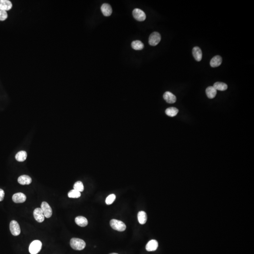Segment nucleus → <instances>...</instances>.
<instances>
[{"label": "nucleus", "mask_w": 254, "mask_h": 254, "mask_svg": "<svg viewBox=\"0 0 254 254\" xmlns=\"http://www.w3.org/2000/svg\"><path fill=\"white\" fill-rule=\"evenodd\" d=\"M101 10L103 15L106 17H108L112 13V8L108 3H104L101 7Z\"/></svg>", "instance_id": "11"}, {"label": "nucleus", "mask_w": 254, "mask_h": 254, "mask_svg": "<svg viewBox=\"0 0 254 254\" xmlns=\"http://www.w3.org/2000/svg\"><path fill=\"white\" fill-rule=\"evenodd\" d=\"M116 195L114 194L109 195V196L106 198V204L111 205L116 200Z\"/></svg>", "instance_id": "26"}, {"label": "nucleus", "mask_w": 254, "mask_h": 254, "mask_svg": "<svg viewBox=\"0 0 254 254\" xmlns=\"http://www.w3.org/2000/svg\"><path fill=\"white\" fill-rule=\"evenodd\" d=\"M158 243L157 240L152 239L150 240L146 245V249L148 251H154L158 248Z\"/></svg>", "instance_id": "12"}, {"label": "nucleus", "mask_w": 254, "mask_h": 254, "mask_svg": "<svg viewBox=\"0 0 254 254\" xmlns=\"http://www.w3.org/2000/svg\"><path fill=\"white\" fill-rule=\"evenodd\" d=\"M193 54L195 59L197 61H201L202 57V53L201 49L198 47H195L193 48Z\"/></svg>", "instance_id": "15"}, {"label": "nucleus", "mask_w": 254, "mask_h": 254, "mask_svg": "<svg viewBox=\"0 0 254 254\" xmlns=\"http://www.w3.org/2000/svg\"><path fill=\"white\" fill-rule=\"evenodd\" d=\"M73 189L76 190L79 192H83L84 190V185L81 181H77L73 185Z\"/></svg>", "instance_id": "25"}, {"label": "nucleus", "mask_w": 254, "mask_h": 254, "mask_svg": "<svg viewBox=\"0 0 254 254\" xmlns=\"http://www.w3.org/2000/svg\"><path fill=\"white\" fill-rule=\"evenodd\" d=\"M133 16L134 18L138 21H143L146 19L145 13L139 8H135L133 11Z\"/></svg>", "instance_id": "7"}, {"label": "nucleus", "mask_w": 254, "mask_h": 254, "mask_svg": "<svg viewBox=\"0 0 254 254\" xmlns=\"http://www.w3.org/2000/svg\"><path fill=\"white\" fill-rule=\"evenodd\" d=\"M4 196H5V193H4V190L2 189H0V201L3 200Z\"/></svg>", "instance_id": "28"}, {"label": "nucleus", "mask_w": 254, "mask_h": 254, "mask_svg": "<svg viewBox=\"0 0 254 254\" xmlns=\"http://www.w3.org/2000/svg\"><path fill=\"white\" fill-rule=\"evenodd\" d=\"M117 254V253H112V254Z\"/></svg>", "instance_id": "29"}, {"label": "nucleus", "mask_w": 254, "mask_h": 254, "mask_svg": "<svg viewBox=\"0 0 254 254\" xmlns=\"http://www.w3.org/2000/svg\"><path fill=\"white\" fill-rule=\"evenodd\" d=\"M34 217L38 222L41 223L44 220L45 217L41 208H36L34 211Z\"/></svg>", "instance_id": "8"}, {"label": "nucleus", "mask_w": 254, "mask_h": 254, "mask_svg": "<svg viewBox=\"0 0 254 254\" xmlns=\"http://www.w3.org/2000/svg\"><path fill=\"white\" fill-rule=\"evenodd\" d=\"M164 100L169 104H173L177 101V98L173 94L169 91H167L163 95Z\"/></svg>", "instance_id": "10"}, {"label": "nucleus", "mask_w": 254, "mask_h": 254, "mask_svg": "<svg viewBox=\"0 0 254 254\" xmlns=\"http://www.w3.org/2000/svg\"><path fill=\"white\" fill-rule=\"evenodd\" d=\"M138 218L140 224H144L146 222L147 217L146 213L144 211H140L138 214Z\"/></svg>", "instance_id": "19"}, {"label": "nucleus", "mask_w": 254, "mask_h": 254, "mask_svg": "<svg viewBox=\"0 0 254 254\" xmlns=\"http://www.w3.org/2000/svg\"><path fill=\"white\" fill-rule=\"evenodd\" d=\"M81 196L80 192L76 190H72L68 194V196L70 198H78Z\"/></svg>", "instance_id": "24"}, {"label": "nucleus", "mask_w": 254, "mask_h": 254, "mask_svg": "<svg viewBox=\"0 0 254 254\" xmlns=\"http://www.w3.org/2000/svg\"><path fill=\"white\" fill-rule=\"evenodd\" d=\"M27 197L22 193L14 194L12 196V200L15 203H23L26 200Z\"/></svg>", "instance_id": "9"}, {"label": "nucleus", "mask_w": 254, "mask_h": 254, "mask_svg": "<svg viewBox=\"0 0 254 254\" xmlns=\"http://www.w3.org/2000/svg\"><path fill=\"white\" fill-rule=\"evenodd\" d=\"M214 88L216 90H220V91H224L226 90L228 88L227 85L226 84L221 82H217L214 83Z\"/></svg>", "instance_id": "22"}, {"label": "nucleus", "mask_w": 254, "mask_h": 254, "mask_svg": "<svg viewBox=\"0 0 254 254\" xmlns=\"http://www.w3.org/2000/svg\"><path fill=\"white\" fill-rule=\"evenodd\" d=\"M41 209L42 210L45 217L49 218L52 216V209L47 202H45V201L42 202Z\"/></svg>", "instance_id": "6"}, {"label": "nucleus", "mask_w": 254, "mask_h": 254, "mask_svg": "<svg viewBox=\"0 0 254 254\" xmlns=\"http://www.w3.org/2000/svg\"><path fill=\"white\" fill-rule=\"evenodd\" d=\"M8 14L6 11L0 8V21H4L7 18Z\"/></svg>", "instance_id": "27"}, {"label": "nucleus", "mask_w": 254, "mask_h": 254, "mask_svg": "<svg viewBox=\"0 0 254 254\" xmlns=\"http://www.w3.org/2000/svg\"><path fill=\"white\" fill-rule=\"evenodd\" d=\"M110 226L113 229L119 231L123 232L126 229V226L123 222L117 219H112L110 221Z\"/></svg>", "instance_id": "2"}, {"label": "nucleus", "mask_w": 254, "mask_h": 254, "mask_svg": "<svg viewBox=\"0 0 254 254\" xmlns=\"http://www.w3.org/2000/svg\"><path fill=\"white\" fill-rule=\"evenodd\" d=\"M206 93L209 99H212L216 96L217 91L213 86H210L207 88Z\"/></svg>", "instance_id": "18"}, {"label": "nucleus", "mask_w": 254, "mask_h": 254, "mask_svg": "<svg viewBox=\"0 0 254 254\" xmlns=\"http://www.w3.org/2000/svg\"><path fill=\"white\" fill-rule=\"evenodd\" d=\"M12 7L11 2L8 0H0V8L4 11H9Z\"/></svg>", "instance_id": "13"}, {"label": "nucleus", "mask_w": 254, "mask_h": 254, "mask_svg": "<svg viewBox=\"0 0 254 254\" xmlns=\"http://www.w3.org/2000/svg\"><path fill=\"white\" fill-rule=\"evenodd\" d=\"M131 47L134 50H140L144 48V45L143 42L140 41H134L131 43Z\"/></svg>", "instance_id": "21"}, {"label": "nucleus", "mask_w": 254, "mask_h": 254, "mask_svg": "<svg viewBox=\"0 0 254 254\" xmlns=\"http://www.w3.org/2000/svg\"><path fill=\"white\" fill-rule=\"evenodd\" d=\"M178 110L176 107H171L167 108L165 111V113L168 116L174 117L177 116Z\"/></svg>", "instance_id": "23"}, {"label": "nucleus", "mask_w": 254, "mask_h": 254, "mask_svg": "<svg viewBox=\"0 0 254 254\" xmlns=\"http://www.w3.org/2000/svg\"><path fill=\"white\" fill-rule=\"evenodd\" d=\"M70 245L73 249L82 250L86 247V243L83 239L73 238L70 240Z\"/></svg>", "instance_id": "1"}, {"label": "nucleus", "mask_w": 254, "mask_h": 254, "mask_svg": "<svg viewBox=\"0 0 254 254\" xmlns=\"http://www.w3.org/2000/svg\"><path fill=\"white\" fill-rule=\"evenodd\" d=\"M42 247V243L39 240L33 241L29 246V251L31 254H37L40 251Z\"/></svg>", "instance_id": "3"}, {"label": "nucleus", "mask_w": 254, "mask_h": 254, "mask_svg": "<svg viewBox=\"0 0 254 254\" xmlns=\"http://www.w3.org/2000/svg\"><path fill=\"white\" fill-rule=\"evenodd\" d=\"M75 222L78 226L81 227H85L88 225V221L86 217L82 216H79L75 219Z\"/></svg>", "instance_id": "17"}, {"label": "nucleus", "mask_w": 254, "mask_h": 254, "mask_svg": "<svg viewBox=\"0 0 254 254\" xmlns=\"http://www.w3.org/2000/svg\"><path fill=\"white\" fill-rule=\"evenodd\" d=\"M10 231L12 234L14 236H18L20 234L21 230L18 223L15 220L11 221L10 224Z\"/></svg>", "instance_id": "5"}, {"label": "nucleus", "mask_w": 254, "mask_h": 254, "mask_svg": "<svg viewBox=\"0 0 254 254\" xmlns=\"http://www.w3.org/2000/svg\"><path fill=\"white\" fill-rule=\"evenodd\" d=\"M161 40V35L158 32H155L150 35L149 44L150 45L155 46L158 44Z\"/></svg>", "instance_id": "4"}, {"label": "nucleus", "mask_w": 254, "mask_h": 254, "mask_svg": "<svg viewBox=\"0 0 254 254\" xmlns=\"http://www.w3.org/2000/svg\"><path fill=\"white\" fill-rule=\"evenodd\" d=\"M222 62V58L221 57L217 55L212 58L210 62V65L212 67H216L221 65Z\"/></svg>", "instance_id": "14"}, {"label": "nucleus", "mask_w": 254, "mask_h": 254, "mask_svg": "<svg viewBox=\"0 0 254 254\" xmlns=\"http://www.w3.org/2000/svg\"><path fill=\"white\" fill-rule=\"evenodd\" d=\"M15 158H16V160L18 161H20V162L24 161L27 159V152L24 151H19L16 154Z\"/></svg>", "instance_id": "20"}, {"label": "nucleus", "mask_w": 254, "mask_h": 254, "mask_svg": "<svg viewBox=\"0 0 254 254\" xmlns=\"http://www.w3.org/2000/svg\"><path fill=\"white\" fill-rule=\"evenodd\" d=\"M18 181L20 184L28 185L31 183L32 180V178L29 176H27V175H22L18 177Z\"/></svg>", "instance_id": "16"}]
</instances>
